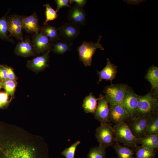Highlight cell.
I'll use <instances>...</instances> for the list:
<instances>
[{
    "mask_svg": "<svg viewBox=\"0 0 158 158\" xmlns=\"http://www.w3.org/2000/svg\"><path fill=\"white\" fill-rule=\"evenodd\" d=\"M80 143L79 141H77L69 147L66 148L61 153V154L66 158H75L76 148Z\"/></svg>",
    "mask_w": 158,
    "mask_h": 158,
    "instance_id": "obj_30",
    "label": "cell"
},
{
    "mask_svg": "<svg viewBox=\"0 0 158 158\" xmlns=\"http://www.w3.org/2000/svg\"><path fill=\"white\" fill-rule=\"evenodd\" d=\"M128 87L125 84L111 83L106 86L103 92L109 104L121 105Z\"/></svg>",
    "mask_w": 158,
    "mask_h": 158,
    "instance_id": "obj_5",
    "label": "cell"
},
{
    "mask_svg": "<svg viewBox=\"0 0 158 158\" xmlns=\"http://www.w3.org/2000/svg\"><path fill=\"white\" fill-rule=\"evenodd\" d=\"M0 152L3 158H35L33 148L8 142L0 143Z\"/></svg>",
    "mask_w": 158,
    "mask_h": 158,
    "instance_id": "obj_1",
    "label": "cell"
},
{
    "mask_svg": "<svg viewBox=\"0 0 158 158\" xmlns=\"http://www.w3.org/2000/svg\"><path fill=\"white\" fill-rule=\"evenodd\" d=\"M0 78L1 82L7 79V67L0 65Z\"/></svg>",
    "mask_w": 158,
    "mask_h": 158,
    "instance_id": "obj_33",
    "label": "cell"
},
{
    "mask_svg": "<svg viewBox=\"0 0 158 158\" xmlns=\"http://www.w3.org/2000/svg\"><path fill=\"white\" fill-rule=\"evenodd\" d=\"M145 78L151 84V91L153 96L158 99V68L154 65L148 69L145 76Z\"/></svg>",
    "mask_w": 158,
    "mask_h": 158,
    "instance_id": "obj_19",
    "label": "cell"
},
{
    "mask_svg": "<svg viewBox=\"0 0 158 158\" xmlns=\"http://www.w3.org/2000/svg\"><path fill=\"white\" fill-rule=\"evenodd\" d=\"M106 148L100 145L91 148L87 155V158H106Z\"/></svg>",
    "mask_w": 158,
    "mask_h": 158,
    "instance_id": "obj_28",
    "label": "cell"
},
{
    "mask_svg": "<svg viewBox=\"0 0 158 158\" xmlns=\"http://www.w3.org/2000/svg\"><path fill=\"white\" fill-rule=\"evenodd\" d=\"M9 10L1 18H0V37L2 40L8 41L11 42H13V40L9 38L7 35L8 26L6 21V15Z\"/></svg>",
    "mask_w": 158,
    "mask_h": 158,
    "instance_id": "obj_27",
    "label": "cell"
},
{
    "mask_svg": "<svg viewBox=\"0 0 158 158\" xmlns=\"http://www.w3.org/2000/svg\"><path fill=\"white\" fill-rule=\"evenodd\" d=\"M158 99L153 96L152 92L143 96L138 95V108L134 118L152 116L158 113Z\"/></svg>",
    "mask_w": 158,
    "mask_h": 158,
    "instance_id": "obj_2",
    "label": "cell"
},
{
    "mask_svg": "<svg viewBox=\"0 0 158 158\" xmlns=\"http://www.w3.org/2000/svg\"><path fill=\"white\" fill-rule=\"evenodd\" d=\"M109 106L110 122L116 125L123 122L126 123L130 120L128 113L121 106L109 103Z\"/></svg>",
    "mask_w": 158,
    "mask_h": 158,
    "instance_id": "obj_11",
    "label": "cell"
},
{
    "mask_svg": "<svg viewBox=\"0 0 158 158\" xmlns=\"http://www.w3.org/2000/svg\"><path fill=\"white\" fill-rule=\"evenodd\" d=\"M99 97L96 98L90 92L89 95L86 96L83 100L82 107L85 112L87 113L94 114L96 109L97 101Z\"/></svg>",
    "mask_w": 158,
    "mask_h": 158,
    "instance_id": "obj_22",
    "label": "cell"
},
{
    "mask_svg": "<svg viewBox=\"0 0 158 158\" xmlns=\"http://www.w3.org/2000/svg\"><path fill=\"white\" fill-rule=\"evenodd\" d=\"M55 1L57 5L56 11L57 13L62 8L66 7H71L69 0H55Z\"/></svg>",
    "mask_w": 158,
    "mask_h": 158,
    "instance_id": "obj_32",
    "label": "cell"
},
{
    "mask_svg": "<svg viewBox=\"0 0 158 158\" xmlns=\"http://www.w3.org/2000/svg\"><path fill=\"white\" fill-rule=\"evenodd\" d=\"M113 128L116 141L133 149L138 145V139L133 135L126 122L115 125Z\"/></svg>",
    "mask_w": 158,
    "mask_h": 158,
    "instance_id": "obj_3",
    "label": "cell"
},
{
    "mask_svg": "<svg viewBox=\"0 0 158 158\" xmlns=\"http://www.w3.org/2000/svg\"><path fill=\"white\" fill-rule=\"evenodd\" d=\"M32 38L31 42L35 54L44 53L51 50L52 43L41 30L38 33L34 34Z\"/></svg>",
    "mask_w": 158,
    "mask_h": 158,
    "instance_id": "obj_9",
    "label": "cell"
},
{
    "mask_svg": "<svg viewBox=\"0 0 158 158\" xmlns=\"http://www.w3.org/2000/svg\"><path fill=\"white\" fill-rule=\"evenodd\" d=\"M3 106H4V105L0 103V108H1Z\"/></svg>",
    "mask_w": 158,
    "mask_h": 158,
    "instance_id": "obj_38",
    "label": "cell"
},
{
    "mask_svg": "<svg viewBox=\"0 0 158 158\" xmlns=\"http://www.w3.org/2000/svg\"><path fill=\"white\" fill-rule=\"evenodd\" d=\"M41 30L49 38L52 43L60 38L58 28L54 26L47 24L41 27Z\"/></svg>",
    "mask_w": 158,
    "mask_h": 158,
    "instance_id": "obj_25",
    "label": "cell"
},
{
    "mask_svg": "<svg viewBox=\"0 0 158 158\" xmlns=\"http://www.w3.org/2000/svg\"><path fill=\"white\" fill-rule=\"evenodd\" d=\"M67 18L70 22L79 26L84 25L86 22V15L83 8L75 4L68 11Z\"/></svg>",
    "mask_w": 158,
    "mask_h": 158,
    "instance_id": "obj_16",
    "label": "cell"
},
{
    "mask_svg": "<svg viewBox=\"0 0 158 158\" xmlns=\"http://www.w3.org/2000/svg\"><path fill=\"white\" fill-rule=\"evenodd\" d=\"M0 81H1V80H0Z\"/></svg>",
    "mask_w": 158,
    "mask_h": 158,
    "instance_id": "obj_39",
    "label": "cell"
},
{
    "mask_svg": "<svg viewBox=\"0 0 158 158\" xmlns=\"http://www.w3.org/2000/svg\"><path fill=\"white\" fill-rule=\"evenodd\" d=\"M15 54L18 56L28 57L34 56V51L31 41L29 37L20 41L16 45L14 50Z\"/></svg>",
    "mask_w": 158,
    "mask_h": 158,
    "instance_id": "obj_17",
    "label": "cell"
},
{
    "mask_svg": "<svg viewBox=\"0 0 158 158\" xmlns=\"http://www.w3.org/2000/svg\"><path fill=\"white\" fill-rule=\"evenodd\" d=\"M9 37H13L20 41L23 39L22 16L12 14L6 17Z\"/></svg>",
    "mask_w": 158,
    "mask_h": 158,
    "instance_id": "obj_10",
    "label": "cell"
},
{
    "mask_svg": "<svg viewBox=\"0 0 158 158\" xmlns=\"http://www.w3.org/2000/svg\"><path fill=\"white\" fill-rule=\"evenodd\" d=\"M51 50H48L41 55L28 61L27 66L30 69L36 72L43 71L48 67L49 54Z\"/></svg>",
    "mask_w": 158,
    "mask_h": 158,
    "instance_id": "obj_14",
    "label": "cell"
},
{
    "mask_svg": "<svg viewBox=\"0 0 158 158\" xmlns=\"http://www.w3.org/2000/svg\"><path fill=\"white\" fill-rule=\"evenodd\" d=\"M152 116H145L129 120L126 122L133 135L137 139L145 136L147 125Z\"/></svg>",
    "mask_w": 158,
    "mask_h": 158,
    "instance_id": "obj_7",
    "label": "cell"
},
{
    "mask_svg": "<svg viewBox=\"0 0 158 158\" xmlns=\"http://www.w3.org/2000/svg\"><path fill=\"white\" fill-rule=\"evenodd\" d=\"M3 87L2 82L0 81V90Z\"/></svg>",
    "mask_w": 158,
    "mask_h": 158,
    "instance_id": "obj_37",
    "label": "cell"
},
{
    "mask_svg": "<svg viewBox=\"0 0 158 158\" xmlns=\"http://www.w3.org/2000/svg\"><path fill=\"white\" fill-rule=\"evenodd\" d=\"M138 144L149 149L158 150V134L145 136L138 139Z\"/></svg>",
    "mask_w": 158,
    "mask_h": 158,
    "instance_id": "obj_21",
    "label": "cell"
},
{
    "mask_svg": "<svg viewBox=\"0 0 158 158\" xmlns=\"http://www.w3.org/2000/svg\"><path fill=\"white\" fill-rule=\"evenodd\" d=\"M136 152L135 158H154L157 150H152L137 146L133 149Z\"/></svg>",
    "mask_w": 158,
    "mask_h": 158,
    "instance_id": "obj_24",
    "label": "cell"
},
{
    "mask_svg": "<svg viewBox=\"0 0 158 158\" xmlns=\"http://www.w3.org/2000/svg\"><path fill=\"white\" fill-rule=\"evenodd\" d=\"M102 37V35L99 36L98 41L95 43L84 41L78 47L77 50L79 59L85 66H87L91 65L92 56L97 49L99 48L102 50H104L99 42Z\"/></svg>",
    "mask_w": 158,
    "mask_h": 158,
    "instance_id": "obj_4",
    "label": "cell"
},
{
    "mask_svg": "<svg viewBox=\"0 0 158 158\" xmlns=\"http://www.w3.org/2000/svg\"><path fill=\"white\" fill-rule=\"evenodd\" d=\"M8 95L6 92H0V103L5 106L8 102Z\"/></svg>",
    "mask_w": 158,
    "mask_h": 158,
    "instance_id": "obj_34",
    "label": "cell"
},
{
    "mask_svg": "<svg viewBox=\"0 0 158 158\" xmlns=\"http://www.w3.org/2000/svg\"><path fill=\"white\" fill-rule=\"evenodd\" d=\"M58 29L59 37L70 42L77 38L80 33V26L70 22L66 23Z\"/></svg>",
    "mask_w": 158,
    "mask_h": 158,
    "instance_id": "obj_12",
    "label": "cell"
},
{
    "mask_svg": "<svg viewBox=\"0 0 158 158\" xmlns=\"http://www.w3.org/2000/svg\"><path fill=\"white\" fill-rule=\"evenodd\" d=\"M7 79L15 80L16 76L13 69L10 67H7Z\"/></svg>",
    "mask_w": 158,
    "mask_h": 158,
    "instance_id": "obj_35",
    "label": "cell"
},
{
    "mask_svg": "<svg viewBox=\"0 0 158 158\" xmlns=\"http://www.w3.org/2000/svg\"><path fill=\"white\" fill-rule=\"evenodd\" d=\"M138 102V95L128 87L121 106L128 113L130 120L134 118Z\"/></svg>",
    "mask_w": 158,
    "mask_h": 158,
    "instance_id": "obj_8",
    "label": "cell"
},
{
    "mask_svg": "<svg viewBox=\"0 0 158 158\" xmlns=\"http://www.w3.org/2000/svg\"><path fill=\"white\" fill-rule=\"evenodd\" d=\"M70 4H72L73 3L77 4L78 6L83 7L85 5L87 0H69Z\"/></svg>",
    "mask_w": 158,
    "mask_h": 158,
    "instance_id": "obj_36",
    "label": "cell"
},
{
    "mask_svg": "<svg viewBox=\"0 0 158 158\" xmlns=\"http://www.w3.org/2000/svg\"><path fill=\"white\" fill-rule=\"evenodd\" d=\"M117 66L111 63L108 58L107 59V63L106 66L101 71H97L99 76L98 83L102 80H109L112 82L116 76L117 72Z\"/></svg>",
    "mask_w": 158,
    "mask_h": 158,
    "instance_id": "obj_18",
    "label": "cell"
},
{
    "mask_svg": "<svg viewBox=\"0 0 158 158\" xmlns=\"http://www.w3.org/2000/svg\"><path fill=\"white\" fill-rule=\"evenodd\" d=\"M94 114L95 118L101 123H110L109 102L105 96L102 94L99 96L97 107Z\"/></svg>",
    "mask_w": 158,
    "mask_h": 158,
    "instance_id": "obj_13",
    "label": "cell"
},
{
    "mask_svg": "<svg viewBox=\"0 0 158 158\" xmlns=\"http://www.w3.org/2000/svg\"><path fill=\"white\" fill-rule=\"evenodd\" d=\"M72 45V42L60 38L52 43L51 50L57 54H63L70 50Z\"/></svg>",
    "mask_w": 158,
    "mask_h": 158,
    "instance_id": "obj_20",
    "label": "cell"
},
{
    "mask_svg": "<svg viewBox=\"0 0 158 158\" xmlns=\"http://www.w3.org/2000/svg\"><path fill=\"white\" fill-rule=\"evenodd\" d=\"M2 85L8 95H13L14 93L17 83L15 80L7 79L2 82Z\"/></svg>",
    "mask_w": 158,
    "mask_h": 158,
    "instance_id": "obj_31",
    "label": "cell"
},
{
    "mask_svg": "<svg viewBox=\"0 0 158 158\" xmlns=\"http://www.w3.org/2000/svg\"><path fill=\"white\" fill-rule=\"evenodd\" d=\"M95 136L99 145L106 148L116 142L113 128L110 123H101L96 130Z\"/></svg>",
    "mask_w": 158,
    "mask_h": 158,
    "instance_id": "obj_6",
    "label": "cell"
},
{
    "mask_svg": "<svg viewBox=\"0 0 158 158\" xmlns=\"http://www.w3.org/2000/svg\"><path fill=\"white\" fill-rule=\"evenodd\" d=\"M22 22L23 29L27 32L34 34L38 33L41 31L38 17L35 12L28 16H22Z\"/></svg>",
    "mask_w": 158,
    "mask_h": 158,
    "instance_id": "obj_15",
    "label": "cell"
},
{
    "mask_svg": "<svg viewBox=\"0 0 158 158\" xmlns=\"http://www.w3.org/2000/svg\"><path fill=\"white\" fill-rule=\"evenodd\" d=\"M45 7L46 19L44 22L43 25H45L47 24L48 22L54 20L58 18V15L57 12L54 10L49 4L43 5Z\"/></svg>",
    "mask_w": 158,
    "mask_h": 158,
    "instance_id": "obj_29",
    "label": "cell"
},
{
    "mask_svg": "<svg viewBox=\"0 0 158 158\" xmlns=\"http://www.w3.org/2000/svg\"><path fill=\"white\" fill-rule=\"evenodd\" d=\"M158 134V113L151 117L147 125L145 136Z\"/></svg>",
    "mask_w": 158,
    "mask_h": 158,
    "instance_id": "obj_26",
    "label": "cell"
},
{
    "mask_svg": "<svg viewBox=\"0 0 158 158\" xmlns=\"http://www.w3.org/2000/svg\"><path fill=\"white\" fill-rule=\"evenodd\" d=\"M118 158H135L134 156V151L133 149L120 144L116 141L113 145Z\"/></svg>",
    "mask_w": 158,
    "mask_h": 158,
    "instance_id": "obj_23",
    "label": "cell"
}]
</instances>
